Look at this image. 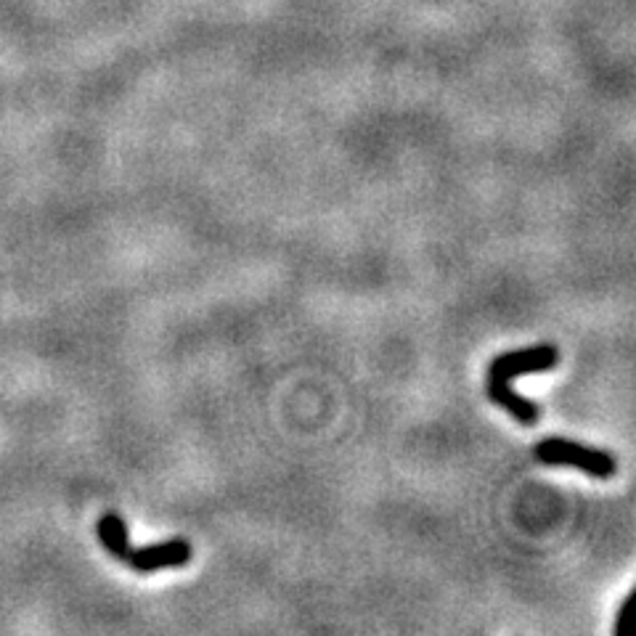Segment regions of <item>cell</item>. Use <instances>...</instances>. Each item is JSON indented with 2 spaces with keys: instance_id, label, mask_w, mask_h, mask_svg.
I'll return each mask as SVG.
<instances>
[{
  "instance_id": "7a4b0ae2",
  "label": "cell",
  "mask_w": 636,
  "mask_h": 636,
  "mask_svg": "<svg viewBox=\"0 0 636 636\" xmlns=\"http://www.w3.org/2000/svg\"><path fill=\"white\" fill-rule=\"evenodd\" d=\"M99 541L106 552L112 554L114 560L125 562L138 573H154L159 568H183L186 562H191V544L183 538H170L162 544L152 546H133L128 538V525L120 515L106 512L96 525Z\"/></svg>"
},
{
  "instance_id": "6da1fadb",
  "label": "cell",
  "mask_w": 636,
  "mask_h": 636,
  "mask_svg": "<svg viewBox=\"0 0 636 636\" xmlns=\"http://www.w3.org/2000/svg\"><path fill=\"white\" fill-rule=\"evenodd\" d=\"M560 361V350L554 345H533L523 350H507L491 361L488 377H485V393L496 406L507 409L520 424H536L541 417V409L536 403L517 395L512 390V379L517 374H536V371H549Z\"/></svg>"
},
{
  "instance_id": "3957f363",
  "label": "cell",
  "mask_w": 636,
  "mask_h": 636,
  "mask_svg": "<svg viewBox=\"0 0 636 636\" xmlns=\"http://www.w3.org/2000/svg\"><path fill=\"white\" fill-rule=\"evenodd\" d=\"M536 459L546 467H576L591 477L607 480L615 475V459L607 451L589 448L565 438H546L536 446Z\"/></svg>"
}]
</instances>
